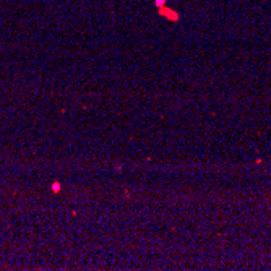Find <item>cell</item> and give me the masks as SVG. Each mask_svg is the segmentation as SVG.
<instances>
[{
	"label": "cell",
	"mask_w": 271,
	"mask_h": 271,
	"mask_svg": "<svg viewBox=\"0 0 271 271\" xmlns=\"http://www.w3.org/2000/svg\"><path fill=\"white\" fill-rule=\"evenodd\" d=\"M159 13H161L162 16H166L167 20H171V21H177V20H179V15H177L174 10L167 8V7H159Z\"/></svg>",
	"instance_id": "obj_1"
},
{
	"label": "cell",
	"mask_w": 271,
	"mask_h": 271,
	"mask_svg": "<svg viewBox=\"0 0 271 271\" xmlns=\"http://www.w3.org/2000/svg\"><path fill=\"white\" fill-rule=\"evenodd\" d=\"M156 4H158L159 7H162V4H164V0H156Z\"/></svg>",
	"instance_id": "obj_2"
}]
</instances>
